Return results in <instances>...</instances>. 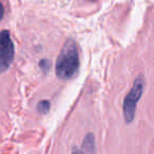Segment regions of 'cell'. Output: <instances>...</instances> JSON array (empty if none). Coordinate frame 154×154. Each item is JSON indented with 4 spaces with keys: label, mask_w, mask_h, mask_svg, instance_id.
Masks as SVG:
<instances>
[{
    "label": "cell",
    "mask_w": 154,
    "mask_h": 154,
    "mask_svg": "<svg viewBox=\"0 0 154 154\" xmlns=\"http://www.w3.org/2000/svg\"><path fill=\"white\" fill-rule=\"evenodd\" d=\"M79 68V56L77 45L73 39L64 42L56 61V74L61 79H71Z\"/></svg>",
    "instance_id": "obj_1"
},
{
    "label": "cell",
    "mask_w": 154,
    "mask_h": 154,
    "mask_svg": "<svg viewBox=\"0 0 154 154\" xmlns=\"http://www.w3.org/2000/svg\"><path fill=\"white\" fill-rule=\"evenodd\" d=\"M143 88H145V78L143 75H139L135 79L132 89L124 100V116L127 124H130L134 119L136 106L143 95Z\"/></svg>",
    "instance_id": "obj_2"
},
{
    "label": "cell",
    "mask_w": 154,
    "mask_h": 154,
    "mask_svg": "<svg viewBox=\"0 0 154 154\" xmlns=\"http://www.w3.org/2000/svg\"><path fill=\"white\" fill-rule=\"evenodd\" d=\"M14 58V45L9 31L0 32V74L10 66Z\"/></svg>",
    "instance_id": "obj_3"
},
{
    "label": "cell",
    "mask_w": 154,
    "mask_h": 154,
    "mask_svg": "<svg viewBox=\"0 0 154 154\" xmlns=\"http://www.w3.org/2000/svg\"><path fill=\"white\" fill-rule=\"evenodd\" d=\"M95 151V139L93 134L89 133L86 137H85L84 145H82V154H94Z\"/></svg>",
    "instance_id": "obj_4"
},
{
    "label": "cell",
    "mask_w": 154,
    "mask_h": 154,
    "mask_svg": "<svg viewBox=\"0 0 154 154\" xmlns=\"http://www.w3.org/2000/svg\"><path fill=\"white\" fill-rule=\"evenodd\" d=\"M37 109L41 114H47L50 111V103L48 100H41L38 103Z\"/></svg>",
    "instance_id": "obj_5"
},
{
    "label": "cell",
    "mask_w": 154,
    "mask_h": 154,
    "mask_svg": "<svg viewBox=\"0 0 154 154\" xmlns=\"http://www.w3.org/2000/svg\"><path fill=\"white\" fill-rule=\"evenodd\" d=\"M5 11H7V3L5 0H0V22L2 21L5 16Z\"/></svg>",
    "instance_id": "obj_6"
},
{
    "label": "cell",
    "mask_w": 154,
    "mask_h": 154,
    "mask_svg": "<svg viewBox=\"0 0 154 154\" xmlns=\"http://www.w3.org/2000/svg\"><path fill=\"white\" fill-rule=\"evenodd\" d=\"M40 66L42 69H45V71H48V70H49V68H50V62L48 61V60H41Z\"/></svg>",
    "instance_id": "obj_7"
},
{
    "label": "cell",
    "mask_w": 154,
    "mask_h": 154,
    "mask_svg": "<svg viewBox=\"0 0 154 154\" xmlns=\"http://www.w3.org/2000/svg\"><path fill=\"white\" fill-rule=\"evenodd\" d=\"M71 154H82V150L77 149V148H75V149L73 150L72 153H71Z\"/></svg>",
    "instance_id": "obj_8"
}]
</instances>
